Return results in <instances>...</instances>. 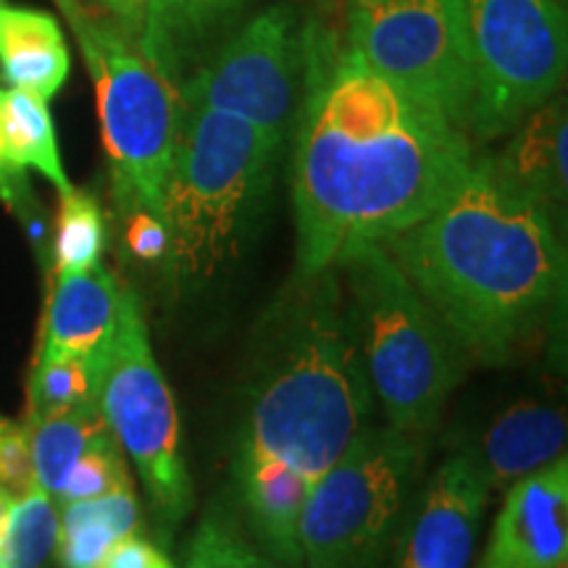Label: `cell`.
Masks as SVG:
<instances>
[{
	"mask_svg": "<svg viewBox=\"0 0 568 568\" xmlns=\"http://www.w3.org/2000/svg\"><path fill=\"white\" fill-rule=\"evenodd\" d=\"M69 48L51 13L0 3V71L9 88L51 101L69 77Z\"/></svg>",
	"mask_w": 568,
	"mask_h": 568,
	"instance_id": "ac0fdd59",
	"label": "cell"
},
{
	"mask_svg": "<svg viewBox=\"0 0 568 568\" xmlns=\"http://www.w3.org/2000/svg\"><path fill=\"white\" fill-rule=\"evenodd\" d=\"M126 293L103 264L82 274L55 276L48 297L38 353L77 355L90 364H109L122 324Z\"/></svg>",
	"mask_w": 568,
	"mask_h": 568,
	"instance_id": "5bb4252c",
	"label": "cell"
},
{
	"mask_svg": "<svg viewBox=\"0 0 568 568\" xmlns=\"http://www.w3.org/2000/svg\"><path fill=\"white\" fill-rule=\"evenodd\" d=\"M243 0H148L140 27V48L180 84L182 61L193 42L219 13Z\"/></svg>",
	"mask_w": 568,
	"mask_h": 568,
	"instance_id": "7402d4cb",
	"label": "cell"
},
{
	"mask_svg": "<svg viewBox=\"0 0 568 568\" xmlns=\"http://www.w3.org/2000/svg\"><path fill=\"white\" fill-rule=\"evenodd\" d=\"M184 568H282L253 550L222 518L211 516L195 531Z\"/></svg>",
	"mask_w": 568,
	"mask_h": 568,
	"instance_id": "4316f807",
	"label": "cell"
},
{
	"mask_svg": "<svg viewBox=\"0 0 568 568\" xmlns=\"http://www.w3.org/2000/svg\"><path fill=\"white\" fill-rule=\"evenodd\" d=\"M145 3L148 0H98L103 13H109L132 34H140L142 17H145Z\"/></svg>",
	"mask_w": 568,
	"mask_h": 568,
	"instance_id": "4dcf8cb0",
	"label": "cell"
},
{
	"mask_svg": "<svg viewBox=\"0 0 568 568\" xmlns=\"http://www.w3.org/2000/svg\"><path fill=\"white\" fill-rule=\"evenodd\" d=\"M416 466V435L393 426L361 432L305 497L303 566L379 568Z\"/></svg>",
	"mask_w": 568,
	"mask_h": 568,
	"instance_id": "ba28073f",
	"label": "cell"
},
{
	"mask_svg": "<svg viewBox=\"0 0 568 568\" xmlns=\"http://www.w3.org/2000/svg\"><path fill=\"white\" fill-rule=\"evenodd\" d=\"M374 393L337 268L301 274L272 318L237 458L280 460L314 485L368 429Z\"/></svg>",
	"mask_w": 568,
	"mask_h": 568,
	"instance_id": "3957f363",
	"label": "cell"
},
{
	"mask_svg": "<svg viewBox=\"0 0 568 568\" xmlns=\"http://www.w3.org/2000/svg\"><path fill=\"white\" fill-rule=\"evenodd\" d=\"M351 51L471 140L474 80L450 0H353Z\"/></svg>",
	"mask_w": 568,
	"mask_h": 568,
	"instance_id": "30bf717a",
	"label": "cell"
},
{
	"mask_svg": "<svg viewBox=\"0 0 568 568\" xmlns=\"http://www.w3.org/2000/svg\"><path fill=\"white\" fill-rule=\"evenodd\" d=\"M98 403L111 435L138 468L155 514L169 527L182 521L193 506V485L182 453L180 416L172 387L155 364L134 293H126Z\"/></svg>",
	"mask_w": 568,
	"mask_h": 568,
	"instance_id": "9c48e42d",
	"label": "cell"
},
{
	"mask_svg": "<svg viewBox=\"0 0 568 568\" xmlns=\"http://www.w3.org/2000/svg\"><path fill=\"white\" fill-rule=\"evenodd\" d=\"M280 148L272 134L211 109H187L161 193L166 264L180 284H203L240 251Z\"/></svg>",
	"mask_w": 568,
	"mask_h": 568,
	"instance_id": "5b68a950",
	"label": "cell"
},
{
	"mask_svg": "<svg viewBox=\"0 0 568 568\" xmlns=\"http://www.w3.org/2000/svg\"><path fill=\"white\" fill-rule=\"evenodd\" d=\"M471 140L353 51L311 80L295 148L297 264L314 274L387 243L466 180Z\"/></svg>",
	"mask_w": 568,
	"mask_h": 568,
	"instance_id": "6da1fadb",
	"label": "cell"
},
{
	"mask_svg": "<svg viewBox=\"0 0 568 568\" xmlns=\"http://www.w3.org/2000/svg\"><path fill=\"white\" fill-rule=\"evenodd\" d=\"M560 568H566V566H560Z\"/></svg>",
	"mask_w": 568,
	"mask_h": 568,
	"instance_id": "836d02e7",
	"label": "cell"
},
{
	"mask_svg": "<svg viewBox=\"0 0 568 568\" xmlns=\"http://www.w3.org/2000/svg\"><path fill=\"white\" fill-rule=\"evenodd\" d=\"M568 556V460L508 489L479 568H560Z\"/></svg>",
	"mask_w": 568,
	"mask_h": 568,
	"instance_id": "7c38bea8",
	"label": "cell"
},
{
	"mask_svg": "<svg viewBox=\"0 0 568 568\" xmlns=\"http://www.w3.org/2000/svg\"><path fill=\"white\" fill-rule=\"evenodd\" d=\"M61 510L59 556L61 568H98L109 550L124 537L138 535L140 503L132 485L119 493L77 500Z\"/></svg>",
	"mask_w": 568,
	"mask_h": 568,
	"instance_id": "d6986e66",
	"label": "cell"
},
{
	"mask_svg": "<svg viewBox=\"0 0 568 568\" xmlns=\"http://www.w3.org/2000/svg\"><path fill=\"white\" fill-rule=\"evenodd\" d=\"M95 84L113 193L126 211L161 219V193L184 122L180 84L140 48L138 34L80 0H59Z\"/></svg>",
	"mask_w": 568,
	"mask_h": 568,
	"instance_id": "8992f818",
	"label": "cell"
},
{
	"mask_svg": "<svg viewBox=\"0 0 568 568\" xmlns=\"http://www.w3.org/2000/svg\"><path fill=\"white\" fill-rule=\"evenodd\" d=\"M105 368L77 355L38 353L27 387V422L98 406Z\"/></svg>",
	"mask_w": 568,
	"mask_h": 568,
	"instance_id": "603a6c76",
	"label": "cell"
},
{
	"mask_svg": "<svg viewBox=\"0 0 568 568\" xmlns=\"http://www.w3.org/2000/svg\"><path fill=\"white\" fill-rule=\"evenodd\" d=\"M566 103L550 98L514 126V138L493 163L514 187L556 213L566 203Z\"/></svg>",
	"mask_w": 568,
	"mask_h": 568,
	"instance_id": "e0dca14e",
	"label": "cell"
},
{
	"mask_svg": "<svg viewBox=\"0 0 568 568\" xmlns=\"http://www.w3.org/2000/svg\"><path fill=\"white\" fill-rule=\"evenodd\" d=\"M98 568H176L172 558L163 552L151 539L130 535L109 550Z\"/></svg>",
	"mask_w": 568,
	"mask_h": 568,
	"instance_id": "f546056e",
	"label": "cell"
},
{
	"mask_svg": "<svg viewBox=\"0 0 568 568\" xmlns=\"http://www.w3.org/2000/svg\"><path fill=\"white\" fill-rule=\"evenodd\" d=\"M19 184H21V172H17V169L9 163V159H6L3 140H0V197H3L9 205H13V201H17Z\"/></svg>",
	"mask_w": 568,
	"mask_h": 568,
	"instance_id": "1f68e13d",
	"label": "cell"
},
{
	"mask_svg": "<svg viewBox=\"0 0 568 568\" xmlns=\"http://www.w3.org/2000/svg\"><path fill=\"white\" fill-rule=\"evenodd\" d=\"M234 474L258 542L280 566L303 568L297 529L305 497L314 485L290 466L268 458H237Z\"/></svg>",
	"mask_w": 568,
	"mask_h": 568,
	"instance_id": "2e32d148",
	"label": "cell"
},
{
	"mask_svg": "<svg viewBox=\"0 0 568 568\" xmlns=\"http://www.w3.org/2000/svg\"><path fill=\"white\" fill-rule=\"evenodd\" d=\"M126 247L140 261H163L169 251L166 226L148 211H132L126 224Z\"/></svg>",
	"mask_w": 568,
	"mask_h": 568,
	"instance_id": "f1b7e54d",
	"label": "cell"
},
{
	"mask_svg": "<svg viewBox=\"0 0 568 568\" xmlns=\"http://www.w3.org/2000/svg\"><path fill=\"white\" fill-rule=\"evenodd\" d=\"M0 140L6 159L17 172L38 169L61 195L74 187L63 172L48 101L40 95L17 88L0 90Z\"/></svg>",
	"mask_w": 568,
	"mask_h": 568,
	"instance_id": "ffe728a7",
	"label": "cell"
},
{
	"mask_svg": "<svg viewBox=\"0 0 568 568\" xmlns=\"http://www.w3.org/2000/svg\"><path fill=\"white\" fill-rule=\"evenodd\" d=\"M487 497L471 458L445 460L422 497L397 568H471Z\"/></svg>",
	"mask_w": 568,
	"mask_h": 568,
	"instance_id": "4fadbf2b",
	"label": "cell"
},
{
	"mask_svg": "<svg viewBox=\"0 0 568 568\" xmlns=\"http://www.w3.org/2000/svg\"><path fill=\"white\" fill-rule=\"evenodd\" d=\"M450 9L471 67V134L514 132L566 77V0H450Z\"/></svg>",
	"mask_w": 568,
	"mask_h": 568,
	"instance_id": "52a82bcc",
	"label": "cell"
},
{
	"mask_svg": "<svg viewBox=\"0 0 568 568\" xmlns=\"http://www.w3.org/2000/svg\"><path fill=\"white\" fill-rule=\"evenodd\" d=\"M61 510L51 495L32 489L11 506L0 531V568H48L59 548Z\"/></svg>",
	"mask_w": 568,
	"mask_h": 568,
	"instance_id": "cb8c5ba5",
	"label": "cell"
},
{
	"mask_svg": "<svg viewBox=\"0 0 568 568\" xmlns=\"http://www.w3.org/2000/svg\"><path fill=\"white\" fill-rule=\"evenodd\" d=\"M105 245V224L98 201L71 187L61 195L55 222V276L82 274L101 264Z\"/></svg>",
	"mask_w": 568,
	"mask_h": 568,
	"instance_id": "d4e9b609",
	"label": "cell"
},
{
	"mask_svg": "<svg viewBox=\"0 0 568 568\" xmlns=\"http://www.w3.org/2000/svg\"><path fill=\"white\" fill-rule=\"evenodd\" d=\"M305 34L290 6H274L234 32L211 61L180 82L187 109H211L243 119L284 140L305 82Z\"/></svg>",
	"mask_w": 568,
	"mask_h": 568,
	"instance_id": "8fae6325",
	"label": "cell"
},
{
	"mask_svg": "<svg viewBox=\"0 0 568 568\" xmlns=\"http://www.w3.org/2000/svg\"><path fill=\"white\" fill-rule=\"evenodd\" d=\"M24 429L30 439L38 489L55 497L82 453L109 432V424H105L101 403H98V406L77 408L69 414L34 418L24 424Z\"/></svg>",
	"mask_w": 568,
	"mask_h": 568,
	"instance_id": "44dd1931",
	"label": "cell"
},
{
	"mask_svg": "<svg viewBox=\"0 0 568 568\" xmlns=\"http://www.w3.org/2000/svg\"><path fill=\"white\" fill-rule=\"evenodd\" d=\"M368 385L393 429H435L464 376V347L400 272L385 245L337 258Z\"/></svg>",
	"mask_w": 568,
	"mask_h": 568,
	"instance_id": "277c9868",
	"label": "cell"
},
{
	"mask_svg": "<svg viewBox=\"0 0 568 568\" xmlns=\"http://www.w3.org/2000/svg\"><path fill=\"white\" fill-rule=\"evenodd\" d=\"M382 245L464 353L485 364L514 358L566 287L556 219L493 159H474L435 213Z\"/></svg>",
	"mask_w": 568,
	"mask_h": 568,
	"instance_id": "7a4b0ae2",
	"label": "cell"
},
{
	"mask_svg": "<svg viewBox=\"0 0 568 568\" xmlns=\"http://www.w3.org/2000/svg\"><path fill=\"white\" fill-rule=\"evenodd\" d=\"M11 506H13V500H11V497H6L3 493H0V531H3V527H6V521H9Z\"/></svg>",
	"mask_w": 568,
	"mask_h": 568,
	"instance_id": "d6a6232c",
	"label": "cell"
},
{
	"mask_svg": "<svg viewBox=\"0 0 568 568\" xmlns=\"http://www.w3.org/2000/svg\"><path fill=\"white\" fill-rule=\"evenodd\" d=\"M32 489H38V481H34L27 429L0 416V493L17 503Z\"/></svg>",
	"mask_w": 568,
	"mask_h": 568,
	"instance_id": "83f0119b",
	"label": "cell"
},
{
	"mask_svg": "<svg viewBox=\"0 0 568 568\" xmlns=\"http://www.w3.org/2000/svg\"><path fill=\"white\" fill-rule=\"evenodd\" d=\"M130 485L132 481L130 471H126V456L109 429L82 453V458L69 471L53 503L63 508L77 500H92V497L119 493V489Z\"/></svg>",
	"mask_w": 568,
	"mask_h": 568,
	"instance_id": "484cf974",
	"label": "cell"
},
{
	"mask_svg": "<svg viewBox=\"0 0 568 568\" xmlns=\"http://www.w3.org/2000/svg\"><path fill=\"white\" fill-rule=\"evenodd\" d=\"M468 456V453H466ZM566 456V416L548 403L524 400L489 424L474 456L489 493L510 489Z\"/></svg>",
	"mask_w": 568,
	"mask_h": 568,
	"instance_id": "9a60e30c",
	"label": "cell"
}]
</instances>
